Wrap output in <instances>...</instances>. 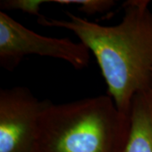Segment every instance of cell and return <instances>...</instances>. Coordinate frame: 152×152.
<instances>
[{"mask_svg": "<svg viewBox=\"0 0 152 152\" xmlns=\"http://www.w3.org/2000/svg\"><path fill=\"white\" fill-rule=\"evenodd\" d=\"M147 0L124 3L118 25L106 26L67 13L69 20L38 18L44 26L74 32L95 56L108 94L124 113L129 115L137 94L152 89V12Z\"/></svg>", "mask_w": 152, "mask_h": 152, "instance_id": "cell-1", "label": "cell"}, {"mask_svg": "<svg viewBox=\"0 0 152 152\" xmlns=\"http://www.w3.org/2000/svg\"><path fill=\"white\" fill-rule=\"evenodd\" d=\"M129 129V115L109 95L68 103L48 102L33 152H123Z\"/></svg>", "mask_w": 152, "mask_h": 152, "instance_id": "cell-2", "label": "cell"}, {"mask_svg": "<svg viewBox=\"0 0 152 152\" xmlns=\"http://www.w3.org/2000/svg\"><path fill=\"white\" fill-rule=\"evenodd\" d=\"M90 53L81 42L42 36L0 11V64L7 70H14L24 57L32 54L62 59L80 69L88 65Z\"/></svg>", "mask_w": 152, "mask_h": 152, "instance_id": "cell-3", "label": "cell"}, {"mask_svg": "<svg viewBox=\"0 0 152 152\" xmlns=\"http://www.w3.org/2000/svg\"><path fill=\"white\" fill-rule=\"evenodd\" d=\"M47 102L39 101L26 87L1 90L0 152H33Z\"/></svg>", "mask_w": 152, "mask_h": 152, "instance_id": "cell-4", "label": "cell"}, {"mask_svg": "<svg viewBox=\"0 0 152 152\" xmlns=\"http://www.w3.org/2000/svg\"><path fill=\"white\" fill-rule=\"evenodd\" d=\"M129 118L130 129L123 152H152V89L134 97Z\"/></svg>", "mask_w": 152, "mask_h": 152, "instance_id": "cell-5", "label": "cell"}, {"mask_svg": "<svg viewBox=\"0 0 152 152\" xmlns=\"http://www.w3.org/2000/svg\"><path fill=\"white\" fill-rule=\"evenodd\" d=\"M52 3L58 4L79 6V10L86 15H95L109 10L115 4L112 0H52Z\"/></svg>", "mask_w": 152, "mask_h": 152, "instance_id": "cell-6", "label": "cell"}, {"mask_svg": "<svg viewBox=\"0 0 152 152\" xmlns=\"http://www.w3.org/2000/svg\"><path fill=\"white\" fill-rule=\"evenodd\" d=\"M47 3H52V0H2L0 8L1 11L19 10L40 18L41 6Z\"/></svg>", "mask_w": 152, "mask_h": 152, "instance_id": "cell-7", "label": "cell"}]
</instances>
